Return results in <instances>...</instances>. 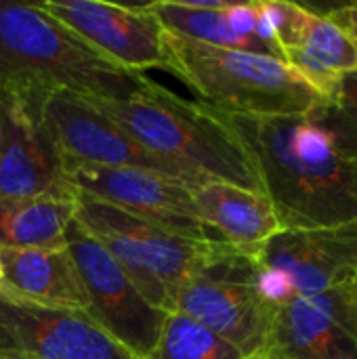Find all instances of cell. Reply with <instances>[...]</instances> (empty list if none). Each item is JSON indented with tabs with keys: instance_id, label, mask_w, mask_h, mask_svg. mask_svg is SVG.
Listing matches in <instances>:
<instances>
[{
	"instance_id": "cell-1",
	"label": "cell",
	"mask_w": 357,
	"mask_h": 359,
	"mask_svg": "<svg viewBox=\"0 0 357 359\" xmlns=\"http://www.w3.org/2000/svg\"><path fill=\"white\" fill-rule=\"evenodd\" d=\"M221 116L246 145L284 229L357 221V166L309 116Z\"/></svg>"
},
{
	"instance_id": "cell-2",
	"label": "cell",
	"mask_w": 357,
	"mask_h": 359,
	"mask_svg": "<svg viewBox=\"0 0 357 359\" xmlns=\"http://www.w3.org/2000/svg\"><path fill=\"white\" fill-rule=\"evenodd\" d=\"M86 99L141 147L189 179L221 181L265 194L246 145L219 111L198 101H185L154 80L126 101Z\"/></svg>"
},
{
	"instance_id": "cell-3",
	"label": "cell",
	"mask_w": 357,
	"mask_h": 359,
	"mask_svg": "<svg viewBox=\"0 0 357 359\" xmlns=\"http://www.w3.org/2000/svg\"><path fill=\"white\" fill-rule=\"evenodd\" d=\"M149 80L103 57L38 4L0 0V86L126 101Z\"/></svg>"
},
{
	"instance_id": "cell-4",
	"label": "cell",
	"mask_w": 357,
	"mask_h": 359,
	"mask_svg": "<svg viewBox=\"0 0 357 359\" xmlns=\"http://www.w3.org/2000/svg\"><path fill=\"white\" fill-rule=\"evenodd\" d=\"M164 72L177 76L198 103L227 116H309L324 97L286 61L200 44L164 32Z\"/></svg>"
},
{
	"instance_id": "cell-5",
	"label": "cell",
	"mask_w": 357,
	"mask_h": 359,
	"mask_svg": "<svg viewBox=\"0 0 357 359\" xmlns=\"http://www.w3.org/2000/svg\"><path fill=\"white\" fill-rule=\"evenodd\" d=\"M78 196L76 221L122 267L137 290L158 309L168 311L175 288L238 248L170 233L95 198ZM244 252V250H242Z\"/></svg>"
},
{
	"instance_id": "cell-6",
	"label": "cell",
	"mask_w": 357,
	"mask_h": 359,
	"mask_svg": "<svg viewBox=\"0 0 357 359\" xmlns=\"http://www.w3.org/2000/svg\"><path fill=\"white\" fill-rule=\"evenodd\" d=\"M255 257L236 250L219 259L181 282L168 303V311L196 320L248 359L263 353L274 318V307L257 286Z\"/></svg>"
},
{
	"instance_id": "cell-7",
	"label": "cell",
	"mask_w": 357,
	"mask_h": 359,
	"mask_svg": "<svg viewBox=\"0 0 357 359\" xmlns=\"http://www.w3.org/2000/svg\"><path fill=\"white\" fill-rule=\"evenodd\" d=\"M257 286L276 309L349 284L357 276V221L330 229H284L255 257Z\"/></svg>"
},
{
	"instance_id": "cell-8",
	"label": "cell",
	"mask_w": 357,
	"mask_h": 359,
	"mask_svg": "<svg viewBox=\"0 0 357 359\" xmlns=\"http://www.w3.org/2000/svg\"><path fill=\"white\" fill-rule=\"evenodd\" d=\"M63 166L76 194L116 206L183 238L221 242L200 219L187 187L189 183L185 181L128 166L116 168L82 162H65Z\"/></svg>"
},
{
	"instance_id": "cell-9",
	"label": "cell",
	"mask_w": 357,
	"mask_h": 359,
	"mask_svg": "<svg viewBox=\"0 0 357 359\" xmlns=\"http://www.w3.org/2000/svg\"><path fill=\"white\" fill-rule=\"evenodd\" d=\"M46 93L0 86V198L76 194L44 120Z\"/></svg>"
},
{
	"instance_id": "cell-10",
	"label": "cell",
	"mask_w": 357,
	"mask_h": 359,
	"mask_svg": "<svg viewBox=\"0 0 357 359\" xmlns=\"http://www.w3.org/2000/svg\"><path fill=\"white\" fill-rule=\"evenodd\" d=\"M0 353L32 359H141L90 313L40 305L0 288Z\"/></svg>"
},
{
	"instance_id": "cell-11",
	"label": "cell",
	"mask_w": 357,
	"mask_h": 359,
	"mask_svg": "<svg viewBox=\"0 0 357 359\" xmlns=\"http://www.w3.org/2000/svg\"><path fill=\"white\" fill-rule=\"evenodd\" d=\"M67 248L88 294V313L128 351L151 355L166 311L154 307L128 280L114 257L78 221L67 231Z\"/></svg>"
},
{
	"instance_id": "cell-12",
	"label": "cell",
	"mask_w": 357,
	"mask_h": 359,
	"mask_svg": "<svg viewBox=\"0 0 357 359\" xmlns=\"http://www.w3.org/2000/svg\"><path fill=\"white\" fill-rule=\"evenodd\" d=\"M44 120L63 158V164L82 162L95 166L145 168L185 183H200L189 179L177 166L141 147L120 124L99 111L82 95L69 90L46 93Z\"/></svg>"
},
{
	"instance_id": "cell-13",
	"label": "cell",
	"mask_w": 357,
	"mask_h": 359,
	"mask_svg": "<svg viewBox=\"0 0 357 359\" xmlns=\"http://www.w3.org/2000/svg\"><path fill=\"white\" fill-rule=\"evenodd\" d=\"M44 13L74 29L116 65L143 74L164 69V27L143 6H124L101 0H46Z\"/></svg>"
},
{
	"instance_id": "cell-14",
	"label": "cell",
	"mask_w": 357,
	"mask_h": 359,
	"mask_svg": "<svg viewBox=\"0 0 357 359\" xmlns=\"http://www.w3.org/2000/svg\"><path fill=\"white\" fill-rule=\"evenodd\" d=\"M259 359H357V326L347 284L276 307Z\"/></svg>"
},
{
	"instance_id": "cell-15",
	"label": "cell",
	"mask_w": 357,
	"mask_h": 359,
	"mask_svg": "<svg viewBox=\"0 0 357 359\" xmlns=\"http://www.w3.org/2000/svg\"><path fill=\"white\" fill-rule=\"evenodd\" d=\"M265 6L282 61L324 99L343 76L357 72L356 40L326 15L284 0H265Z\"/></svg>"
},
{
	"instance_id": "cell-16",
	"label": "cell",
	"mask_w": 357,
	"mask_h": 359,
	"mask_svg": "<svg viewBox=\"0 0 357 359\" xmlns=\"http://www.w3.org/2000/svg\"><path fill=\"white\" fill-rule=\"evenodd\" d=\"M187 187L200 219L227 246L257 255L284 231L274 204L261 191L221 181H200Z\"/></svg>"
},
{
	"instance_id": "cell-17",
	"label": "cell",
	"mask_w": 357,
	"mask_h": 359,
	"mask_svg": "<svg viewBox=\"0 0 357 359\" xmlns=\"http://www.w3.org/2000/svg\"><path fill=\"white\" fill-rule=\"evenodd\" d=\"M6 292L50 307L88 313V294L67 246L59 248H0Z\"/></svg>"
},
{
	"instance_id": "cell-18",
	"label": "cell",
	"mask_w": 357,
	"mask_h": 359,
	"mask_svg": "<svg viewBox=\"0 0 357 359\" xmlns=\"http://www.w3.org/2000/svg\"><path fill=\"white\" fill-rule=\"evenodd\" d=\"M76 208V194L0 198V248L67 246Z\"/></svg>"
},
{
	"instance_id": "cell-19",
	"label": "cell",
	"mask_w": 357,
	"mask_h": 359,
	"mask_svg": "<svg viewBox=\"0 0 357 359\" xmlns=\"http://www.w3.org/2000/svg\"><path fill=\"white\" fill-rule=\"evenodd\" d=\"M145 8L158 19L164 32L200 44L269 55L265 46L242 36L231 19V2H149ZM271 57V55H269Z\"/></svg>"
},
{
	"instance_id": "cell-20",
	"label": "cell",
	"mask_w": 357,
	"mask_h": 359,
	"mask_svg": "<svg viewBox=\"0 0 357 359\" xmlns=\"http://www.w3.org/2000/svg\"><path fill=\"white\" fill-rule=\"evenodd\" d=\"M147 359H248L229 341L196 320L166 311L158 343Z\"/></svg>"
},
{
	"instance_id": "cell-21",
	"label": "cell",
	"mask_w": 357,
	"mask_h": 359,
	"mask_svg": "<svg viewBox=\"0 0 357 359\" xmlns=\"http://www.w3.org/2000/svg\"><path fill=\"white\" fill-rule=\"evenodd\" d=\"M309 118L332 137L341 156L357 166V72L343 76Z\"/></svg>"
},
{
	"instance_id": "cell-22",
	"label": "cell",
	"mask_w": 357,
	"mask_h": 359,
	"mask_svg": "<svg viewBox=\"0 0 357 359\" xmlns=\"http://www.w3.org/2000/svg\"><path fill=\"white\" fill-rule=\"evenodd\" d=\"M326 17L330 21H335L341 29H345L357 44V2L356 4H347V6H339V8L330 11Z\"/></svg>"
},
{
	"instance_id": "cell-23",
	"label": "cell",
	"mask_w": 357,
	"mask_h": 359,
	"mask_svg": "<svg viewBox=\"0 0 357 359\" xmlns=\"http://www.w3.org/2000/svg\"><path fill=\"white\" fill-rule=\"evenodd\" d=\"M347 292H349V305H351V313L357 326V276L347 284Z\"/></svg>"
},
{
	"instance_id": "cell-24",
	"label": "cell",
	"mask_w": 357,
	"mask_h": 359,
	"mask_svg": "<svg viewBox=\"0 0 357 359\" xmlns=\"http://www.w3.org/2000/svg\"><path fill=\"white\" fill-rule=\"evenodd\" d=\"M0 359H32V358H23V355H15V353H0Z\"/></svg>"
},
{
	"instance_id": "cell-25",
	"label": "cell",
	"mask_w": 357,
	"mask_h": 359,
	"mask_svg": "<svg viewBox=\"0 0 357 359\" xmlns=\"http://www.w3.org/2000/svg\"><path fill=\"white\" fill-rule=\"evenodd\" d=\"M0 145H2V130H0Z\"/></svg>"
},
{
	"instance_id": "cell-26",
	"label": "cell",
	"mask_w": 357,
	"mask_h": 359,
	"mask_svg": "<svg viewBox=\"0 0 357 359\" xmlns=\"http://www.w3.org/2000/svg\"><path fill=\"white\" fill-rule=\"evenodd\" d=\"M0 280H2V267H0Z\"/></svg>"
},
{
	"instance_id": "cell-27",
	"label": "cell",
	"mask_w": 357,
	"mask_h": 359,
	"mask_svg": "<svg viewBox=\"0 0 357 359\" xmlns=\"http://www.w3.org/2000/svg\"><path fill=\"white\" fill-rule=\"evenodd\" d=\"M252 359H259V358H252Z\"/></svg>"
}]
</instances>
